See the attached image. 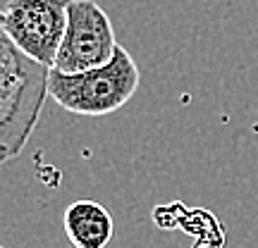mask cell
<instances>
[{"label":"cell","mask_w":258,"mask_h":248,"mask_svg":"<svg viewBox=\"0 0 258 248\" xmlns=\"http://www.w3.org/2000/svg\"><path fill=\"white\" fill-rule=\"evenodd\" d=\"M141 81L134 57L117 43V50L108 64L79 74H60L50 69L48 91L50 98L67 112L84 117H103L124 108Z\"/></svg>","instance_id":"2"},{"label":"cell","mask_w":258,"mask_h":248,"mask_svg":"<svg viewBox=\"0 0 258 248\" xmlns=\"http://www.w3.org/2000/svg\"><path fill=\"white\" fill-rule=\"evenodd\" d=\"M64 234L74 248H105L115 236V222L101 203L74 201L64 210Z\"/></svg>","instance_id":"5"},{"label":"cell","mask_w":258,"mask_h":248,"mask_svg":"<svg viewBox=\"0 0 258 248\" xmlns=\"http://www.w3.org/2000/svg\"><path fill=\"white\" fill-rule=\"evenodd\" d=\"M50 81V67L24 55L0 36V160L19 157L38 124Z\"/></svg>","instance_id":"1"},{"label":"cell","mask_w":258,"mask_h":248,"mask_svg":"<svg viewBox=\"0 0 258 248\" xmlns=\"http://www.w3.org/2000/svg\"><path fill=\"white\" fill-rule=\"evenodd\" d=\"M117 50L115 29L108 12L96 0H72L67 29L57 50L53 72L79 74L108 64Z\"/></svg>","instance_id":"4"},{"label":"cell","mask_w":258,"mask_h":248,"mask_svg":"<svg viewBox=\"0 0 258 248\" xmlns=\"http://www.w3.org/2000/svg\"><path fill=\"white\" fill-rule=\"evenodd\" d=\"M72 0H8L0 27L3 34L31 60L53 69L67 29Z\"/></svg>","instance_id":"3"}]
</instances>
